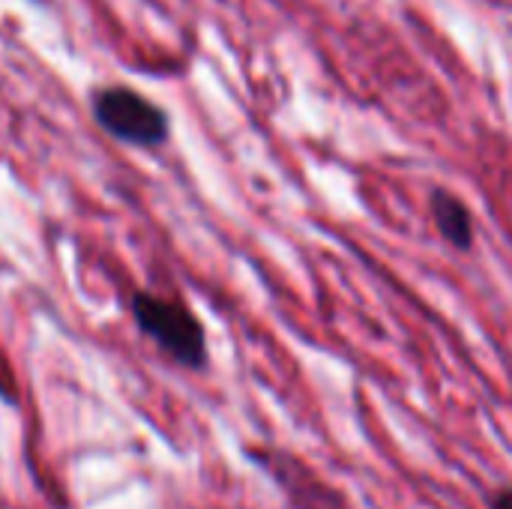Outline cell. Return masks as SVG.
<instances>
[{
    "instance_id": "obj_1",
    "label": "cell",
    "mask_w": 512,
    "mask_h": 509,
    "mask_svg": "<svg viewBox=\"0 0 512 509\" xmlns=\"http://www.w3.org/2000/svg\"><path fill=\"white\" fill-rule=\"evenodd\" d=\"M132 315H135L138 327L165 354H171L180 366L201 369L207 363L204 330L186 306H180L174 300L153 297V294H135L132 297Z\"/></svg>"
},
{
    "instance_id": "obj_2",
    "label": "cell",
    "mask_w": 512,
    "mask_h": 509,
    "mask_svg": "<svg viewBox=\"0 0 512 509\" xmlns=\"http://www.w3.org/2000/svg\"><path fill=\"white\" fill-rule=\"evenodd\" d=\"M96 123L117 141L156 147L168 138V117L159 105L129 87H105L93 96Z\"/></svg>"
},
{
    "instance_id": "obj_3",
    "label": "cell",
    "mask_w": 512,
    "mask_h": 509,
    "mask_svg": "<svg viewBox=\"0 0 512 509\" xmlns=\"http://www.w3.org/2000/svg\"><path fill=\"white\" fill-rule=\"evenodd\" d=\"M432 213L438 222V231L456 246V249H468L474 240V225H471V213L468 207L453 198L450 192H435L432 198Z\"/></svg>"
},
{
    "instance_id": "obj_4",
    "label": "cell",
    "mask_w": 512,
    "mask_h": 509,
    "mask_svg": "<svg viewBox=\"0 0 512 509\" xmlns=\"http://www.w3.org/2000/svg\"><path fill=\"white\" fill-rule=\"evenodd\" d=\"M492 509H512V489H504L492 498Z\"/></svg>"
}]
</instances>
